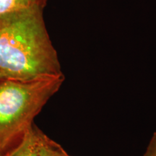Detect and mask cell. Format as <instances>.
<instances>
[{
	"label": "cell",
	"instance_id": "6da1fadb",
	"mask_svg": "<svg viewBox=\"0 0 156 156\" xmlns=\"http://www.w3.org/2000/svg\"><path fill=\"white\" fill-rule=\"evenodd\" d=\"M32 9L0 16V74L28 81L64 75L43 16Z\"/></svg>",
	"mask_w": 156,
	"mask_h": 156
},
{
	"label": "cell",
	"instance_id": "7a4b0ae2",
	"mask_svg": "<svg viewBox=\"0 0 156 156\" xmlns=\"http://www.w3.org/2000/svg\"><path fill=\"white\" fill-rule=\"evenodd\" d=\"M64 81V75L28 81L0 79V156L16 146Z\"/></svg>",
	"mask_w": 156,
	"mask_h": 156
},
{
	"label": "cell",
	"instance_id": "3957f363",
	"mask_svg": "<svg viewBox=\"0 0 156 156\" xmlns=\"http://www.w3.org/2000/svg\"><path fill=\"white\" fill-rule=\"evenodd\" d=\"M61 147L34 124L5 156H54Z\"/></svg>",
	"mask_w": 156,
	"mask_h": 156
},
{
	"label": "cell",
	"instance_id": "277c9868",
	"mask_svg": "<svg viewBox=\"0 0 156 156\" xmlns=\"http://www.w3.org/2000/svg\"><path fill=\"white\" fill-rule=\"evenodd\" d=\"M48 0H0V16L28 9H44Z\"/></svg>",
	"mask_w": 156,
	"mask_h": 156
},
{
	"label": "cell",
	"instance_id": "5b68a950",
	"mask_svg": "<svg viewBox=\"0 0 156 156\" xmlns=\"http://www.w3.org/2000/svg\"><path fill=\"white\" fill-rule=\"evenodd\" d=\"M143 156H156V132L152 136Z\"/></svg>",
	"mask_w": 156,
	"mask_h": 156
},
{
	"label": "cell",
	"instance_id": "8992f818",
	"mask_svg": "<svg viewBox=\"0 0 156 156\" xmlns=\"http://www.w3.org/2000/svg\"><path fill=\"white\" fill-rule=\"evenodd\" d=\"M54 156H71V155H69V154H67V152L64 151L63 148H62V147H61L58 150V151L56 152V154Z\"/></svg>",
	"mask_w": 156,
	"mask_h": 156
},
{
	"label": "cell",
	"instance_id": "52a82bcc",
	"mask_svg": "<svg viewBox=\"0 0 156 156\" xmlns=\"http://www.w3.org/2000/svg\"><path fill=\"white\" fill-rule=\"evenodd\" d=\"M2 78H3V77H2V76L1 74H0V79H2Z\"/></svg>",
	"mask_w": 156,
	"mask_h": 156
}]
</instances>
